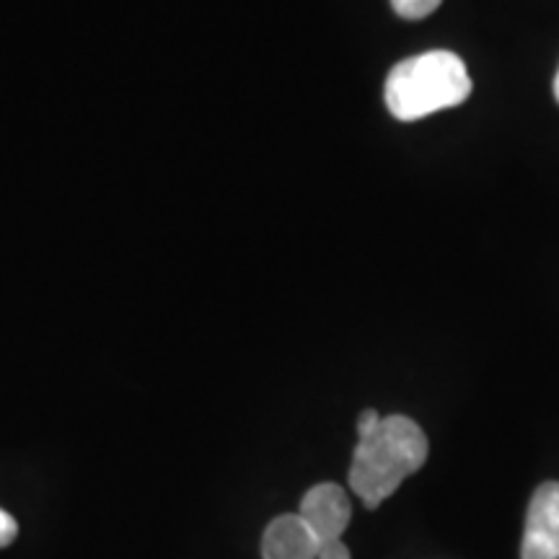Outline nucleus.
<instances>
[{
  "mask_svg": "<svg viewBox=\"0 0 559 559\" xmlns=\"http://www.w3.org/2000/svg\"><path fill=\"white\" fill-rule=\"evenodd\" d=\"M521 559H559V481H544L528 502Z\"/></svg>",
  "mask_w": 559,
  "mask_h": 559,
  "instance_id": "7ed1b4c3",
  "label": "nucleus"
},
{
  "mask_svg": "<svg viewBox=\"0 0 559 559\" xmlns=\"http://www.w3.org/2000/svg\"><path fill=\"white\" fill-rule=\"evenodd\" d=\"M381 419H383V417H381L376 409H366V412H362V415L358 417V438H366V436H370V432L379 430Z\"/></svg>",
  "mask_w": 559,
  "mask_h": 559,
  "instance_id": "1a4fd4ad",
  "label": "nucleus"
},
{
  "mask_svg": "<svg viewBox=\"0 0 559 559\" xmlns=\"http://www.w3.org/2000/svg\"><path fill=\"white\" fill-rule=\"evenodd\" d=\"M472 79L456 52L430 50L391 68L383 99L396 120L415 122L469 99Z\"/></svg>",
  "mask_w": 559,
  "mask_h": 559,
  "instance_id": "f03ea898",
  "label": "nucleus"
},
{
  "mask_svg": "<svg viewBox=\"0 0 559 559\" xmlns=\"http://www.w3.org/2000/svg\"><path fill=\"white\" fill-rule=\"evenodd\" d=\"M319 539L298 513L277 515L264 528L262 559H317Z\"/></svg>",
  "mask_w": 559,
  "mask_h": 559,
  "instance_id": "39448f33",
  "label": "nucleus"
},
{
  "mask_svg": "<svg viewBox=\"0 0 559 559\" xmlns=\"http://www.w3.org/2000/svg\"><path fill=\"white\" fill-rule=\"evenodd\" d=\"M440 3H443V0H391L394 11L400 13L402 19H412V21L430 16Z\"/></svg>",
  "mask_w": 559,
  "mask_h": 559,
  "instance_id": "423d86ee",
  "label": "nucleus"
},
{
  "mask_svg": "<svg viewBox=\"0 0 559 559\" xmlns=\"http://www.w3.org/2000/svg\"><path fill=\"white\" fill-rule=\"evenodd\" d=\"M16 536H19V523L13 521L11 513H5V510L0 508V549L13 544Z\"/></svg>",
  "mask_w": 559,
  "mask_h": 559,
  "instance_id": "0eeeda50",
  "label": "nucleus"
},
{
  "mask_svg": "<svg viewBox=\"0 0 559 559\" xmlns=\"http://www.w3.org/2000/svg\"><path fill=\"white\" fill-rule=\"evenodd\" d=\"M298 515L309 523L319 542H334L345 534L353 519V506H349L347 492L340 485L324 481V485L311 487L300 500Z\"/></svg>",
  "mask_w": 559,
  "mask_h": 559,
  "instance_id": "20e7f679",
  "label": "nucleus"
},
{
  "mask_svg": "<svg viewBox=\"0 0 559 559\" xmlns=\"http://www.w3.org/2000/svg\"><path fill=\"white\" fill-rule=\"evenodd\" d=\"M317 559H353L349 557V549L342 544V539L334 542H321Z\"/></svg>",
  "mask_w": 559,
  "mask_h": 559,
  "instance_id": "6e6552de",
  "label": "nucleus"
},
{
  "mask_svg": "<svg viewBox=\"0 0 559 559\" xmlns=\"http://www.w3.org/2000/svg\"><path fill=\"white\" fill-rule=\"evenodd\" d=\"M428 436L415 419L389 415L379 430L358 438L349 466V487L362 506L376 510L428 461Z\"/></svg>",
  "mask_w": 559,
  "mask_h": 559,
  "instance_id": "f257e3e1",
  "label": "nucleus"
},
{
  "mask_svg": "<svg viewBox=\"0 0 559 559\" xmlns=\"http://www.w3.org/2000/svg\"><path fill=\"white\" fill-rule=\"evenodd\" d=\"M555 96H557V102H559V70H557V79H555Z\"/></svg>",
  "mask_w": 559,
  "mask_h": 559,
  "instance_id": "9d476101",
  "label": "nucleus"
}]
</instances>
